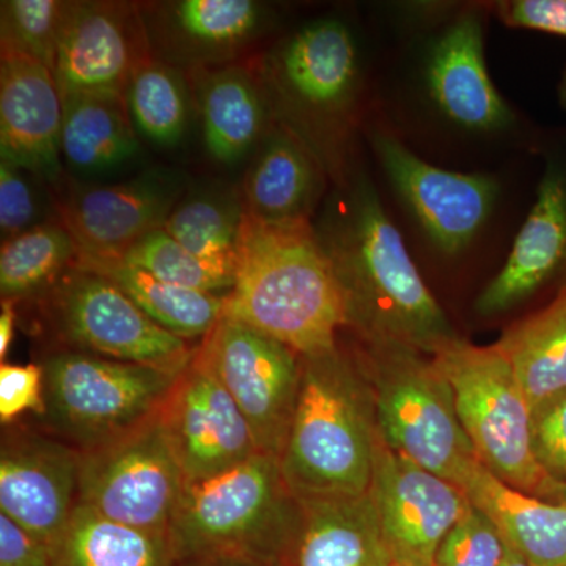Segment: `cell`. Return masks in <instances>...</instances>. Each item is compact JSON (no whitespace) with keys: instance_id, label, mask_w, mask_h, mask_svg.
I'll list each match as a JSON object with an SVG mask.
<instances>
[{"instance_id":"1","label":"cell","mask_w":566,"mask_h":566,"mask_svg":"<svg viewBox=\"0 0 566 566\" xmlns=\"http://www.w3.org/2000/svg\"><path fill=\"white\" fill-rule=\"evenodd\" d=\"M318 238L344 294L346 326L365 345L405 346L431 357L455 340L452 324L368 182L356 185Z\"/></svg>"},{"instance_id":"2","label":"cell","mask_w":566,"mask_h":566,"mask_svg":"<svg viewBox=\"0 0 566 566\" xmlns=\"http://www.w3.org/2000/svg\"><path fill=\"white\" fill-rule=\"evenodd\" d=\"M223 316L249 324L301 357L337 348L344 294L311 222L266 226L245 219Z\"/></svg>"},{"instance_id":"3","label":"cell","mask_w":566,"mask_h":566,"mask_svg":"<svg viewBox=\"0 0 566 566\" xmlns=\"http://www.w3.org/2000/svg\"><path fill=\"white\" fill-rule=\"evenodd\" d=\"M375 395L364 360L344 349L303 357L283 479L300 502L359 497L374 472Z\"/></svg>"},{"instance_id":"4","label":"cell","mask_w":566,"mask_h":566,"mask_svg":"<svg viewBox=\"0 0 566 566\" xmlns=\"http://www.w3.org/2000/svg\"><path fill=\"white\" fill-rule=\"evenodd\" d=\"M303 506L277 458L255 453L244 463L186 480L167 538L175 560L237 556L289 565Z\"/></svg>"},{"instance_id":"5","label":"cell","mask_w":566,"mask_h":566,"mask_svg":"<svg viewBox=\"0 0 566 566\" xmlns=\"http://www.w3.org/2000/svg\"><path fill=\"white\" fill-rule=\"evenodd\" d=\"M40 365L44 415L36 424L81 453L109 444L158 415L180 375L59 348Z\"/></svg>"},{"instance_id":"6","label":"cell","mask_w":566,"mask_h":566,"mask_svg":"<svg viewBox=\"0 0 566 566\" xmlns=\"http://www.w3.org/2000/svg\"><path fill=\"white\" fill-rule=\"evenodd\" d=\"M378 434L390 449L460 486L475 463L452 389L427 354L398 345H365Z\"/></svg>"},{"instance_id":"7","label":"cell","mask_w":566,"mask_h":566,"mask_svg":"<svg viewBox=\"0 0 566 566\" xmlns=\"http://www.w3.org/2000/svg\"><path fill=\"white\" fill-rule=\"evenodd\" d=\"M452 389L476 460L506 485L539 497L551 482L532 450V409L497 346L457 337L431 356Z\"/></svg>"},{"instance_id":"8","label":"cell","mask_w":566,"mask_h":566,"mask_svg":"<svg viewBox=\"0 0 566 566\" xmlns=\"http://www.w3.org/2000/svg\"><path fill=\"white\" fill-rule=\"evenodd\" d=\"M35 303L59 349L181 374L199 345L163 329L114 282L77 264Z\"/></svg>"},{"instance_id":"9","label":"cell","mask_w":566,"mask_h":566,"mask_svg":"<svg viewBox=\"0 0 566 566\" xmlns=\"http://www.w3.org/2000/svg\"><path fill=\"white\" fill-rule=\"evenodd\" d=\"M185 483L161 411L109 444L81 453L80 505L125 526L167 535Z\"/></svg>"},{"instance_id":"10","label":"cell","mask_w":566,"mask_h":566,"mask_svg":"<svg viewBox=\"0 0 566 566\" xmlns=\"http://www.w3.org/2000/svg\"><path fill=\"white\" fill-rule=\"evenodd\" d=\"M197 353L248 420L260 452L279 460L296 408L303 357L226 316L199 342Z\"/></svg>"},{"instance_id":"11","label":"cell","mask_w":566,"mask_h":566,"mask_svg":"<svg viewBox=\"0 0 566 566\" xmlns=\"http://www.w3.org/2000/svg\"><path fill=\"white\" fill-rule=\"evenodd\" d=\"M189 177L156 166L115 185H77L55 208L80 249L77 260L117 259L155 230L188 191Z\"/></svg>"},{"instance_id":"12","label":"cell","mask_w":566,"mask_h":566,"mask_svg":"<svg viewBox=\"0 0 566 566\" xmlns=\"http://www.w3.org/2000/svg\"><path fill=\"white\" fill-rule=\"evenodd\" d=\"M392 560L434 566L447 534L471 509L455 483L433 474L376 438L370 490Z\"/></svg>"},{"instance_id":"13","label":"cell","mask_w":566,"mask_h":566,"mask_svg":"<svg viewBox=\"0 0 566 566\" xmlns=\"http://www.w3.org/2000/svg\"><path fill=\"white\" fill-rule=\"evenodd\" d=\"M3 428L0 513L54 553L80 505L81 452L39 424Z\"/></svg>"},{"instance_id":"14","label":"cell","mask_w":566,"mask_h":566,"mask_svg":"<svg viewBox=\"0 0 566 566\" xmlns=\"http://www.w3.org/2000/svg\"><path fill=\"white\" fill-rule=\"evenodd\" d=\"M161 417L186 480L219 474L260 452L248 420L197 349Z\"/></svg>"},{"instance_id":"15","label":"cell","mask_w":566,"mask_h":566,"mask_svg":"<svg viewBox=\"0 0 566 566\" xmlns=\"http://www.w3.org/2000/svg\"><path fill=\"white\" fill-rule=\"evenodd\" d=\"M374 144L387 177L436 248L450 255L468 248L490 218L497 181L485 174L431 166L385 134Z\"/></svg>"},{"instance_id":"16","label":"cell","mask_w":566,"mask_h":566,"mask_svg":"<svg viewBox=\"0 0 566 566\" xmlns=\"http://www.w3.org/2000/svg\"><path fill=\"white\" fill-rule=\"evenodd\" d=\"M137 9L114 2H66L54 76L62 95H125L134 70L150 59Z\"/></svg>"},{"instance_id":"17","label":"cell","mask_w":566,"mask_h":566,"mask_svg":"<svg viewBox=\"0 0 566 566\" xmlns=\"http://www.w3.org/2000/svg\"><path fill=\"white\" fill-rule=\"evenodd\" d=\"M63 102L54 73L18 54L0 59V161L57 185L63 174Z\"/></svg>"},{"instance_id":"18","label":"cell","mask_w":566,"mask_h":566,"mask_svg":"<svg viewBox=\"0 0 566 566\" xmlns=\"http://www.w3.org/2000/svg\"><path fill=\"white\" fill-rule=\"evenodd\" d=\"M356 41L345 22L318 20L304 25L271 57V84L286 102L314 115L344 109L356 88Z\"/></svg>"},{"instance_id":"19","label":"cell","mask_w":566,"mask_h":566,"mask_svg":"<svg viewBox=\"0 0 566 566\" xmlns=\"http://www.w3.org/2000/svg\"><path fill=\"white\" fill-rule=\"evenodd\" d=\"M566 271V174L549 164L536 200L497 275L476 297L475 311H509Z\"/></svg>"},{"instance_id":"20","label":"cell","mask_w":566,"mask_h":566,"mask_svg":"<svg viewBox=\"0 0 566 566\" xmlns=\"http://www.w3.org/2000/svg\"><path fill=\"white\" fill-rule=\"evenodd\" d=\"M145 24L148 43L158 44L159 61L202 70L232 59L260 31L266 14L253 0H178L161 3Z\"/></svg>"},{"instance_id":"21","label":"cell","mask_w":566,"mask_h":566,"mask_svg":"<svg viewBox=\"0 0 566 566\" xmlns=\"http://www.w3.org/2000/svg\"><path fill=\"white\" fill-rule=\"evenodd\" d=\"M427 82L439 109L463 128L495 132L513 120L488 73L482 22L475 14L458 18L438 40Z\"/></svg>"},{"instance_id":"22","label":"cell","mask_w":566,"mask_h":566,"mask_svg":"<svg viewBox=\"0 0 566 566\" xmlns=\"http://www.w3.org/2000/svg\"><path fill=\"white\" fill-rule=\"evenodd\" d=\"M322 191V167L308 145L289 126L268 129L241 188L249 218L266 226L308 223Z\"/></svg>"},{"instance_id":"23","label":"cell","mask_w":566,"mask_h":566,"mask_svg":"<svg viewBox=\"0 0 566 566\" xmlns=\"http://www.w3.org/2000/svg\"><path fill=\"white\" fill-rule=\"evenodd\" d=\"M460 488L528 564L566 566L565 505L506 485L479 461L468 469Z\"/></svg>"},{"instance_id":"24","label":"cell","mask_w":566,"mask_h":566,"mask_svg":"<svg viewBox=\"0 0 566 566\" xmlns=\"http://www.w3.org/2000/svg\"><path fill=\"white\" fill-rule=\"evenodd\" d=\"M303 520L289 566H389L370 494L300 502Z\"/></svg>"},{"instance_id":"25","label":"cell","mask_w":566,"mask_h":566,"mask_svg":"<svg viewBox=\"0 0 566 566\" xmlns=\"http://www.w3.org/2000/svg\"><path fill=\"white\" fill-rule=\"evenodd\" d=\"M197 82L205 148L216 163L233 166L255 151L270 129L264 93L243 66L208 69Z\"/></svg>"},{"instance_id":"26","label":"cell","mask_w":566,"mask_h":566,"mask_svg":"<svg viewBox=\"0 0 566 566\" xmlns=\"http://www.w3.org/2000/svg\"><path fill=\"white\" fill-rule=\"evenodd\" d=\"M62 159L73 172L99 177L139 158V134L134 129L125 96L112 93L62 95Z\"/></svg>"},{"instance_id":"27","label":"cell","mask_w":566,"mask_h":566,"mask_svg":"<svg viewBox=\"0 0 566 566\" xmlns=\"http://www.w3.org/2000/svg\"><path fill=\"white\" fill-rule=\"evenodd\" d=\"M76 264L109 279L153 322L185 340L202 342L223 318L226 296L164 282L123 259L77 260Z\"/></svg>"},{"instance_id":"28","label":"cell","mask_w":566,"mask_h":566,"mask_svg":"<svg viewBox=\"0 0 566 566\" xmlns=\"http://www.w3.org/2000/svg\"><path fill=\"white\" fill-rule=\"evenodd\" d=\"M509 360L532 411L566 392V290L495 344Z\"/></svg>"},{"instance_id":"29","label":"cell","mask_w":566,"mask_h":566,"mask_svg":"<svg viewBox=\"0 0 566 566\" xmlns=\"http://www.w3.org/2000/svg\"><path fill=\"white\" fill-rule=\"evenodd\" d=\"M167 535L106 520L77 505L52 553V566H174Z\"/></svg>"},{"instance_id":"30","label":"cell","mask_w":566,"mask_h":566,"mask_svg":"<svg viewBox=\"0 0 566 566\" xmlns=\"http://www.w3.org/2000/svg\"><path fill=\"white\" fill-rule=\"evenodd\" d=\"M245 219L240 189L219 182L191 185L163 229L196 255L237 262Z\"/></svg>"},{"instance_id":"31","label":"cell","mask_w":566,"mask_h":566,"mask_svg":"<svg viewBox=\"0 0 566 566\" xmlns=\"http://www.w3.org/2000/svg\"><path fill=\"white\" fill-rule=\"evenodd\" d=\"M80 259L73 234L59 219L3 241L0 249L2 300L39 301Z\"/></svg>"},{"instance_id":"32","label":"cell","mask_w":566,"mask_h":566,"mask_svg":"<svg viewBox=\"0 0 566 566\" xmlns=\"http://www.w3.org/2000/svg\"><path fill=\"white\" fill-rule=\"evenodd\" d=\"M134 129L159 148L181 144L192 122L191 87L180 69L150 57L134 70L125 88Z\"/></svg>"},{"instance_id":"33","label":"cell","mask_w":566,"mask_h":566,"mask_svg":"<svg viewBox=\"0 0 566 566\" xmlns=\"http://www.w3.org/2000/svg\"><path fill=\"white\" fill-rule=\"evenodd\" d=\"M117 259L139 266L164 282L218 296L230 293L237 275V262L196 255L164 229L148 233Z\"/></svg>"},{"instance_id":"34","label":"cell","mask_w":566,"mask_h":566,"mask_svg":"<svg viewBox=\"0 0 566 566\" xmlns=\"http://www.w3.org/2000/svg\"><path fill=\"white\" fill-rule=\"evenodd\" d=\"M65 10L66 2L59 0H3L2 54L24 55L54 73Z\"/></svg>"},{"instance_id":"35","label":"cell","mask_w":566,"mask_h":566,"mask_svg":"<svg viewBox=\"0 0 566 566\" xmlns=\"http://www.w3.org/2000/svg\"><path fill=\"white\" fill-rule=\"evenodd\" d=\"M44 181L13 166L0 161V237L3 241L28 232L50 219Z\"/></svg>"},{"instance_id":"36","label":"cell","mask_w":566,"mask_h":566,"mask_svg":"<svg viewBox=\"0 0 566 566\" xmlns=\"http://www.w3.org/2000/svg\"><path fill=\"white\" fill-rule=\"evenodd\" d=\"M505 551L504 536L493 521L471 504L439 546L434 566H501Z\"/></svg>"},{"instance_id":"37","label":"cell","mask_w":566,"mask_h":566,"mask_svg":"<svg viewBox=\"0 0 566 566\" xmlns=\"http://www.w3.org/2000/svg\"><path fill=\"white\" fill-rule=\"evenodd\" d=\"M532 450L551 482L566 483V392L532 411Z\"/></svg>"},{"instance_id":"38","label":"cell","mask_w":566,"mask_h":566,"mask_svg":"<svg viewBox=\"0 0 566 566\" xmlns=\"http://www.w3.org/2000/svg\"><path fill=\"white\" fill-rule=\"evenodd\" d=\"M44 415V374L40 364L0 365V422L17 423L22 415Z\"/></svg>"},{"instance_id":"39","label":"cell","mask_w":566,"mask_h":566,"mask_svg":"<svg viewBox=\"0 0 566 566\" xmlns=\"http://www.w3.org/2000/svg\"><path fill=\"white\" fill-rule=\"evenodd\" d=\"M510 28L531 29L566 39V0H512L499 6Z\"/></svg>"},{"instance_id":"40","label":"cell","mask_w":566,"mask_h":566,"mask_svg":"<svg viewBox=\"0 0 566 566\" xmlns=\"http://www.w3.org/2000/svg\"><path fill=\"white\" fill-rule=\"evenodd\" d=\"M0 566H52V551L0 513Z\"/></svg>"},{"instance_id":"41","label":"cell","mask_w":566,"mask_h":566,"mask_svg":"<svg viewBox=\"0 0 566 566\" xmlns=\"http://www.w3.org/2000/svg\"><path fill=\"white\" fill-rule=\"evenodd\" d=\"M18 304L13 300H2L0 303V359L6 363L13 344L14 329L18 322Z\"/></svg>"},{"instance_id":"42","label":"cell","mask_w":566,"mask_h":566,"mask_svg":"<svg viewBox=\"0 0 566 566\" xmlns=\"http://www.w3.org/2000/svg\"><path fill=\"white\" fill-rule=\"evenodd\" d=\"M174 566H289L275 562L256 560V558L237 556H199L175 560Z\"/></svg>"},{"instance_id":"43","label":"cell","mask_w":566,"mask_h":566,"mask_svg":"<svg viewBox=\"0 0 566 566\" xmlns=\"http://www.w3.org/2000/svg\"><path fill=\"white\" fill-rule=\"evenodd\" d=\"M539 499H545V501L556 502V504L566 506V483H547L546 490L543 491Z\"/></svg>"},{"instance_id":"44","label":"cell","mask_w":566,"mask_h":566,"mask_svg":"<svg viewBox=\"0 0 566 566\" xmlns=\"http://www.w3.org/2000/svg\"><path fill=\"white\" fill-rule=\"evenodd\" d=\"M501 566H532L528 564L526 558L520 556V554L515 553L509 545H506L505 557L502 560Z\"/></svg>"},{"instance_id":"45","label":"cell","mask_w":566,"mask_h":566,"mask_svg":"<svg viewBox=\"0 0 566 566\" xmlns=\"http://www.w3.org/2000/svg\"><path fill=\"white\" fill-rule=\"evenodd\" d=\"M560 98L562 103H564V106L566 107V71L564 74V80H562L560 84Z\"/></svg>"},{"instance_id":"46","label":"cell","mask_w":566,"mask_h":566,"mask_svg":"<svg viewBox=\"0 0 566 566\" xmlns=\"http://www.w3.org/2000/svg\"><path fill=\"white\" fill-rule=\"evenodd\" d=\"M389 566H419V565L405 564V562L392 560V562H390Z\"/></svg>"}]
</instances>
